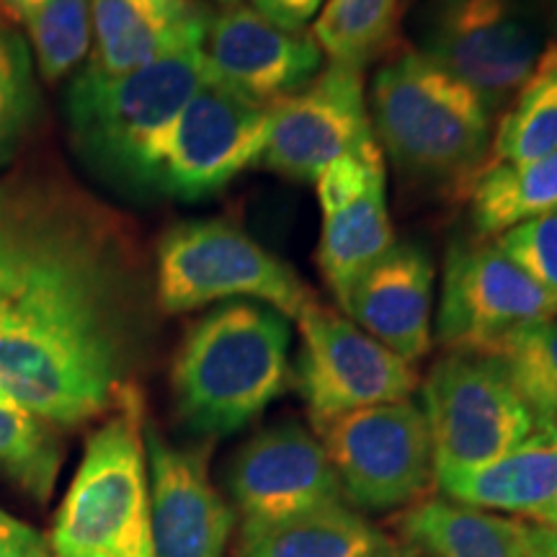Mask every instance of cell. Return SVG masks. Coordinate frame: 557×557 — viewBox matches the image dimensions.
<instances>
[{
    "label": "cell",
    "mask_w": 557,
    "mask_h": 557,
    "mask_svg": "<svg viewBox=\"0 0 557 557\" xmlns=\"http://www.w3.org/2000/svg\"><path fill=\"white\" fill-rule=\"evenodd\" d=\"M487 354L504 364L537 423L557 421V315L519 325Z\"/></svg>",
    "instance_id": "cell-29"
},
{
    "label": "cell",
    "mask_w": 557,
    "mask_h": 557,
    "mask_svg": "<svg viewBox=\"0 0 557 557\" xmlns=\"http://www.w3.org/2000/svg\"><path fill=\"white\" fill-rule=\"evenodd\" d=\"M5 13L24 26L45 81L67 78L90 52L88 0H0Z\"/></svg>",
    "instance_id": "cell-26"
},
{
    "label": "cell",
    "mask_w": 557,
    "mask_h": 557,
    "mask_svg": "<svg viewBox=\"0 0 557 557\" xmlns=\"http://www.w3.org/2000/svg\"><path fill=\"white\" fill-rule=\"evenodd\" d=\"M325 0H250V9L261 13L278 29L302 34L312 18H318Z\"/></svg>",
    "instance_id": "cell-31"
},
{
    "label": "cell",
    "mask_w": 557,
    "mask_h": 557,
    "mask_svg": "<svg viewBox=\"0 0 557 557\" xmlns=\"http://www.w3.org/2000/svg\"><path fill=\"white\" fill-rule=\"evenodd\" d=\"M289 382V318L250 299L222 302L194 320L171 369L178 421L207 438L250 426Z\"/></svg>",
    "instance_id": "cell-4"
},
{
    "label": "cell",
    "mask_w": 557,
    "mask_h": 557,
    "mask_svg": "<svg viewBox=\"0 0 557 557\" xmlns=\"http://www.w3.org/2000/svg\"><path fill=\"white\" fill-rule=\"evenodd\" d=\"M218 3H222V5H230V3H238V0H218Z\"/></svg>",
    "instance_id": "cell-37"
},
{
    "label": "cell",
    "mask_w": 557,
    "mask_h": 557,
    "mask_svg": "<svg viewBox=\"0 0 557 557\" xmlns=\"http://www.w3.org/2000/svg\"><path fill=\"white\" fill-rule=\"evenodd\" d=\"M521 537L527 557H557V527L521 521Z\"/></svg>",
    "instance_id": "cell-33"
},
{
    "label": "cell",
    "mask_w": 557,
    "mask_h": 557,
    "mask_svg": "<svg viewBox=\"0 0 557 557\" xmlns=\"http://www.w3.org/2000/svg\"><path fill=\"white\" fill-rule=\"evenodd\" d=\"M152 289L165 315L250 299L297 320L315 302L287 261L225 218L186 220L165 230L156 243Z\"/></svg>",
    "instance_id": "cell-6"
},
{
    "label": "cell",
    "mask_w": 557,
    "mask_h": 557,
    "mask_svg": "<svg viewBox=\"0 0 557 557\" xmlns=\"http://www.w3.org/2000/svg\"><path fill=\"white\" fill-rule=\"evenodd\" d=\"M90 65L129 73L163 54L205 45L212 9L201 0H88Z\"/></svg>",
    "instance_id": "cell-18"
},
{
    "label": "cell",
    "mask_w": 557,
    "mask_h": 557,
    "mask_svg": "<svg viewBox=\"0 0 557 557\" xmlns=\"http://www.w3.org/2000/svg\"><path fill=\"white\" fill-rule=\"evenodd\" d=\"M267 132L269 107L243 99L207 75L165 137L158 197L197 205L225 191L240 173L259 165Z\"/></svg>",
    "instance_id": "cell-11"
},
{
    "label": "cell",
    "mask_w": 557,
    "mask_h": 557,
    "mask_svg": "<svg viewBox=\"0 0 557 557\" xmlns=\"http://www.w3.org/2000/svg\"><path fill=\"white\" fill-rule=\"evenodd\" d=\"M5 400H11V398L3 393V387H0V403H5Z\"/></svg>",
    "instance_id": "cell-36"
},
{
    "label": "cell",
    "mask_w": 557,
    "mask_h": 557,
    "mask_svg": "<svg viewBox=\"0 0 557 557\" xmlns=\"http://www.w3.org/2000/svg\"><path fill=\"white\" fill-rule=\"evenodd\" d=\"M382 156L410 184L468 199L491 158L493 111L416 47L382 60L367 94Z\"/></svg>",
    "instance_id": "cell-3"
},
{
    "label": "cell",
    "mask_w": 557,
    "mask_h": 557,
    "mask_svg": "<svg viewBox=\"0 0 557 557\" xmlns=\"http://www.w3.org/2000/svg\"><path fill=\"white\" fill-rule=\"evenodd\" d=\"M225 480L243 534L344 500L323 444L299 421H278L250 436Z\"/></svg>",
    "instance_id": "cell-14"
},
{
    "label": "cell",
    "mask_w": 557,
    "mask_h": 557,
    "mask_svg": "<svg viewBox=\"0 0 557 557\" xmlns=\"http://www.w3.org/2000/svg\"><path fill=\"white\" fill-rule=\"evenodd\" d=\"M205 81V45L116 75L88 62L65 90L70 148L111 191L132 199L158 197L165 137Z\"/></svg>",
    "instance_id": "cell-2"
},
{
    "label": "cell",
    "mask_w": 557,
    "mask_h": 557,
    "mask_svg": "<svg viewBox=\"0 0 557 557\" xmlns=\"http://www.w3.org/2000/svg\"><path fill=\"white\" fill-rule=\"evenodd\" d=\"M299 354L292 369L310 426L351 410L410 400L416 367L318 299L299 312Z\"/></svg>",
    "instance_id": "cell-10"
},
{
    "label": "cell",
    "mask_w": 557,
    "mask_h": 557,
    "mask_svg": "<svg viewBox=\"0 0 557 557\" xmlns=\"http://www.w3.org/2000/svg\"><path fill=\"white\" fill-rule=\"evenodd\" d=\"M553 426H555V431H557V421H553Z\"/></svg>",
    "instance_id": "cell-39"
},
{
    "label": "cell",
    "mask_w": 557,
    "mask_h": 557,
    "mask_svg": "<svg viewBox=\"0 0 557 557\" xmlns=\"http://www.w3.org/2000/svg\"><path fill=\"white\" fill-rule=\"evenodd\" d=\"M156 557H227L235 513L209 480L207 449H184L145 426Z\"/></svg>",
    "instance_id": "cell-16"
},
{
    "label": "cell",
    "mask_w": 557,
    "mask_h": 557,
    "mask_svg": "<svg viewBox=\"0 0 557 557\" xmlns=\"http://www.w3.org/2000/svg\"><path fill=\"white\" fill-rule=\"evenodd\" d=\"M400 547L364 513L338 504L240 534L238 557H389Z\"/></svg>",
    "instance_id": "cell-21"
},
{
    "label": "cell",
    "mask_w": 557,
    "mask_h": 557,
    "mask_svg": "<svg viewBox=\"0 0 557 557\" xmlns=\"http://www.w3.org/2000/svg\"><path fill=\"white\" fill-rule=\"evenodd\" d=\"M374 139L364 70L329 62L310 86L269 109L259 165L295 184H315L325 165Z\"/></svg>",
    "instance_id": "cell-13"
},
{
    "label": "cell",
    "mask_w": 557,
    "mask_h": 557,
    "mask_svg": "<svg viewBox=\"0 0 557 557\" xmlns=\"http://www.w3.org/2000/svg\"><path fill=\"white\" fill-rule=\"evenodd\" d=\"M0 553L9 557H52L50 542L37 529L0 508Z\"/></svg>",
    "instance_id": "cell-32"
},
{
    "label": "cell",
    "mask_w": 557,
    "mask_h": 557,
    "mask_svg": "<svg viewBox=\"0 0 557 557\" xmlns=\"http://www.w3.org/2000/svg\"><path fill=\"white\" fill-rule=\"evenodd\" d=\"M457 504L557 527V431L540 423L532 436L483 468L438 483Z\"/></svg>",
    "instance_id": "cell-19"
},
{
    "label": "cell",
    "mask_w": 557,
    "mask_h": 557,
    "mask_svg": "<svg viewBox=\"0 0 557 557\" xmlns=\"http://www.w3.org/2000/svg\"><path fill=\"white\" fill-rule=\"evenodd\" d=\"M156 305L127 214L54 169L0 178V387L54 429L120 406Z\"/></svg>",
    "instance_id": "cell-1"
},
{
    "label": "cell",
    "mask_w": 557,
    "mask_h": 557,
    "mask_svg": "<svg viewBox=\"0 0 557 557\" xmlns=\"http://www.w3.org/2000/svg\"><path fill=\"white\" fill-rule=\"evenodd\" d=\"M470 222L480 240L557 209V150L529 163L485 165L468 194Z\"/></svg>",
    "instance_id": "cell-23"
},
{
    "label": "cell",
    "mask_w": 557,
    "mask_h": 557,
    "mask_svg": "<svg viewBox=\"0 0 557 557\" xmlns=\"http://www.w3.org/2000/svg\"><path fill=\"white\" fill-rule=\"evenodd\" d=\"M400 545L421 557H527L521 521L457 504L421 498L393 521Z\"/></svg>",
    "instance_id": "cell-20"
},
{
    "label": "cell",
    "mask_w": 557,
    "mask_h": 557,
    "mask_svg": "<svg viewBox=\"0 0 557 557\" xmlns=\"http://www.w3.org/2000/svg\"><path fill=\"white\" fill-rule=\"evenodd\" d=\"M403 0H325L310 37L336 65L367 70L398 45Z\"/></svg>",
    "instance_id": "cell-25"
},
{
    "label": "cell",
    "mask_w": 557,
    "mask_h": 557,
    "mask_svg": "<svg viewBox=\"0 0 557 557\" xmlns=\"http://www.w3.org/2000/svg\"><path fill=\"white\" fill-rule=\"evenodd\" d=\"M47 542L52 557H156L137 389L88 436Z\"/></svg>",
    "instance_id": "cell-5"
},
{
    "label": "cell",
    "mask_w": 557,
    "mask_h": 557,
    "mask_svg": "<svg viewBox=\"0 0 557 557\" xmlns=\"http://www.w3.org/2000/svg\"><path fill=\"white\" fill-rule=\"evenodd\" d=\"M547 21L549 29L557 34V0H547Z\"/></svg>",
    "instance_id": "cell-34"
},
{
    "label": "cell",
    "mask_w": 557,
    "mask_h": 557,
    "mask_svg": "<svg viewBox=\"0 0 557 557\" xmlns=\"http://www.w3.org/2000/svg\"><path fill=\"white\" fill-rule=\"evenodd\" d=\"M0 557H9V555H5V553H0Z\"/></svg>",
    "instance_id": "cell-40"
},
{
    "label": "cell",
    "mask_w": 557,
    "mask_h": 557,
    "mask_svg": "<svg viewBox=\"0 0 557 557\" xmlns=\"http://www.w3.org/2000/svg\"><path fill=\"white\" fill-rule=\"evenodd\" d=\"M557 315V295L513 267L493 240H455L444 256L436 341L487 354L519 325Z\"/></svg>",
    "instance_id": "cell-12"
},
{
    "label": "cell",
    "mask_w": 557,
    "mask_h": 557,
    "mask_svg": "<svg viewBox=\"0 0 557 557\" xmlns=\"http://www.w3.org/2000/svg\"><path fill=\"white\" fill-rule=\"evenodd\" d=\"M421 398L436 485L504 457L540 426L493 354L444 351L423 380Z\"/></svg>",
    "instance_id": "cell-7"
},
{
    "label": "cell",
    "mask_w": 557,
    "mask_h": 557,
    "mask_svg": "<svg viewBox=\"0 0 557 557\" xmlns=\"http://www.w3.org/2000/svg\"><path fill=\"white\" fill-rule=\"evenodd\" d=\"M557 150V39L542 50L537 65L500 109L493 132V163H529Z\"/></svg>",
    "instance_id": "cell-24"
},
{
    "label": "cell",
    "mask_w": 557,
    "mask_h": 557,
    "mask_svg": "<svg viewBox=\"0 0 557 557\" xmlns=\"http://www.w3.org/2000/svg\"><path fill=\"white\" fill-rule=\"evenodd\" d=\"M62 465L58 429L18 403H0V475L34 500L52 496Z\"/></svg>",
    "instance_id": "cell-27"
},
{
    "label": "cell",
    "mask_w": 557,
    "mask_h": 557,
    "mask_svg": "<svg viewBox=\"0 0 557 557\" xmlns=\"http://www.w3.org/2000/svg\"><path fill=\"white\" fill-rule=\"evenodd\" d=\"M403 3H406V5H413V3H416V0H403Z\"/></svg>",
    "instance_id": "cell-38"
},
{
    "label": "cell",
    "mask_w": 557,
    "mask_h": 557,
    "mask_svg": "<svg viewBox=\"0 0 557 557\" xmlns=\"http://www.w3.org/2000/svg\"><path fill=\"white\" fill-rule=\"evenodd\" d=\"M395 243L387 209V173L374 178L369 189L344 205L323 209V233L318 243V269L336 302L344 299L369 263Z\"/></svg>",
    "instance_id": "cell-22"
},
{
    "label": "cell",
    "mask_w": 557,
    "mask_h": 557,
    "mask_svg": "<svg viewBox=\"0 0 557 557\" xmlns=\"http://www.w3.org/2000/svg\"><path fill=\"white\" fill-rule=\"evenodd\" d=\"M41 120V88L29 41L0 16V169L11 163Z\"/></svg>",
    "instance_id": "cell-28"
},
{
    "label": "cell",
    "mask_w": 557,
    "mask_h": 557,
    "mask_svg": "<svg viewBox=\"0 0 557 557\" xmlns=\"http://www.w3.org/2000/svg\"><path fill=\"white\" fill-rule=\"evenodd\" d=\"M491 240L532 282L557 295V209L519 222Z\"/></svg>",
    "instance_id": "cell-30"
},
{
    "label": "cell",
    "mask_w": 557,
    "mask_h": 557,
    "mask_svg": "<svg viewBox=\"0 0 557 557\" xmlns=\"http://www.w3.org/2000/svg\"><path fill=\"white\" fill-rule=\"evenodd\" d=\"M389 557H421V555H418V553H413V549H408L406 545H400L398 549H395V553L393 555H389Z\"/></svg>",
    "instance_id": "cell-35"
},
{
    "label": "cell",
    "mask_w": 557,
    "mask_h": 557,
    "mask_svg": "<svg viewBox=\"0 0 557 557\" xmlns=\"http://www.w3.org/2000/svg\"><path fill=\"white\" fill-rule=\"evenodd\" d=\"M496 114L537 65L545 41L529 0H426L418 47Z\"/></svg>",
    "instance_id": "cell-9"
},
{
    "label": "cell",
    "mask_w": 557,
    "mask_h": 557,
    "mask_svg": "<svg viewBox=\"0 0 557 557\" xmlns=\"http://www.w3.org/2000/svg\"><path fill=\"white\" fill-rule=\"evenodd\" d=\"M436 267L418 243L395 240L354 278L338 308L361 331L410 364L434 344Z\"/></svg>",
    "instance_id": "cell-17"
},
{
    "label": "cell",
    "mask_w": 557,
    "mask_h": 557,
    "mask_svg": "<svg viewBox=\"0 0 557 557\" xmlns=\"http://www.w3.org/2000/svg\"><path fill=\"white\" fill-rule=\"evenodd\" d=\"M341 496L361 513H389L426 498L434 485L429 423L413 398L351 410L312 426Z\"/></svg>",
    "instance_id": "cell-8"
},
{
    "label": "cell",
    "mask_w": 557,
    "mask_h": 557,
    "mask_svg": "<svg viewBox=\"0 0 557 557\" xmlns=\"http://www.w3.org/2000/svg\"><path fill=\"white\" fill-rule=\"evenodd\" d=\"M323 60L310 34L278 29L250 5L230 3L209 16L207 75L261 107L271 109L310 86L323 70Z\"/></svg>",
    "instance_id": "cell-15"
}]
</instances>
